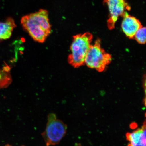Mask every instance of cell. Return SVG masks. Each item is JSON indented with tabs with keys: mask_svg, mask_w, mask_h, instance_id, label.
<instances>
[{
	"mask_svg": "<svg viewBox=\"0 0 146 146\" xmlns=\"http://www.w3.org/2000/svg\"><path fill=\"white\" fill-rule=\"evenodd\" d=\"M23 28L34 41L43 43L51 33V26L47 11L38 12L23 16L21 20Z\"/></svg>",
	"mask_w": 146,
	"mask_h": 146,
	"instance_id": "1",
	"label": "cell"
},
{
	"mask_svg": "<svg viewBox=\"0 0 146 146\" xmlns=\"http://www.w3.org/2000/svg\"><path fill=\"white\" fill-rule=\"evenodd\" d=\"M93 36L90 33L78 34L73 36L70 47L68 63L74 68L85 64V60L90 48Z\"/></svg>",
	"mask_w": 146,
	"mask_h": 146,
	"instance_id": "2",
	"label": "cell"
},
{
	"mask_svg": "<svg viewBox=\"0 0 146 146\" xmlns=\"http://www.w3.org/2000/svg\"><path fill=\"white\" fill-rule=\"evenodd\" d=\"M100 40L98 39L91 45L85 60V64L90 68L103 72L111 63L112 57L101 46Z\"/></svg>",
	"mask_w": 146,
	"mask_h": 146,
	"instance_id": "3",
	"label": "cell"
},
{
	"mask_svg": "<svg viewBox=\"0 0 146 146\" xmlns=\"http://www.w3.org/2000/svg\"><path fill=\"white\" fill-rule=\"evenodd\" d=\"M67 126L61 120L56 117V115L50 114L43 133L46 145H54L59 143L66 134Z\"/></svg>",
	"mask_w": 146,
	"mask_h": 146,
	"instance_id": "4",
	"label": "cell"
},
{
	"mask_svg": "<svg viewBox=\"0 0 146 146\" xmlns=\"http://www.w3.org/2000/svg\"><path fill=\"white\" fill-rule=\"evenodd\" d=\"M108 7L109 17L107 25L110 30L115 27L119 17L124 15L127 11L130 10L131 7L126 0H103Z\"/></svg>",
	"mask_w": 146,
	"mask_h": 146,
	"instance_id": "5",
	"label": "cell"
},
{
	"mask_svg": "<svg viewBox=\"0 0 146 146\" xmlns=\"http://www.w3.org/2000/svg\"><path fill=\"white\" fill-rule=\"evenodd\" d=\"M121 28L125 35L129 39L134 38L137 31L142 27L141 23L136 17L129 15L127 12L123 16Z\"/></svg>",
	"mask_w": 146,
	"mask_h": 146,
	"instance_id": "6",
	"label": "cell"
},
{
	"mask_svg": "<svg viewBox=\"0 0 146 146\" xmlns=\"http://www.w3.org/2000/svg\"><path fill=\"white\" fill-rule=\"evenodd\" d=\"M127 138L129 142L128 146H146L145 124L141 128L128 133Z\"/></svg>",
	"mask_w": 146,
	"mask_h": 146,
	"instance_id": "7",
	"label": "cell"
},
{
	"mask_svg": "<svg viewBox=\"0 0 146 146\" xmlns=\"http://www.w3.org/2000/svg\"><path fill=\"white\" fill-rule=\"evenodd\" d=\"M16 27L14 19L11 17L8 18L3 22H0V40H5L10 38Z\"/></svg>",
	"mask_w": 146,
	"mask_h": 146,
	"instance_id": "8",
	"label": "cell"
},
{
	"mask_svg": "<svg viewBox=\"0 0 146 146\" xmlns=\"http://www.w3.org/2000/svg\"><path fill=\"white\" fill-rule=\"evenodd\" d=\"M146 29L145 27H142L137 31L134 38L139 43L145 44L146 39Z\"/></svg>",
	"mask_w": 146,
	"mask_h": 146,
	"instance_id": "9",
	"label": "cell"
},
{
	"mask_svg": "<svg viewBox=\"0 0 146 146\" xmlns=\"http://www.w3.org/2000/svg\"><path fill=\"white\" fill-rule=\"evenodd\" d=\"M3 72L0 70V88H3L6 86L8 82L5 81V78H3Z\"/></svg>",
	"mask_w": 146,
	"mask_h": 146,
	"instance_id": "10",
	"label": "cell"
},
{
	"mask_svg": "<svg viewBox=\"0 0 146 146\" xmlns=\"http://www.w3.org/2000/svg\"><path fill=\"white\" fill-rule=\"evenodd\" d=\"M5 146H11V145H6Z\"/></svg>",
	"mask_w": 146,
	"mask_h": 146,
	"instance_id": "11",
	"label": "cell"
},
{
	"mask_svg": "<svg viewBox=\"0 0 146 146\" xmlns=\"http://www.w3.org/2000/svg\"><path fill=\"white\" fill-rule=\"evenodd\" d=\"M46 146H48V145H46Z\"/></svg>",
	"mask_w": 146,
	"mask_h": 146,
	"instance_id": "12",
	"label": "cell"
}]
</instances>
